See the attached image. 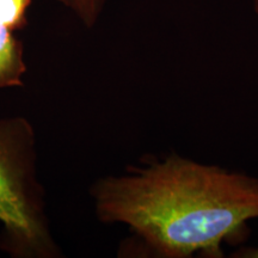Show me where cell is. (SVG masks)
Wrapping results in <instances>:
<instances>
[{
  "mask_svg": "<svg viewBox=\"0 0 258 258\" xmlns=\"http://www.w3.org/2000/svg\"><path fill=\"white\" fill-rule=\"evenodd\" d=\"M73 12L88 28H92L104 9L106 0H55Z\"/></svg>",
  "mask_w": 258,
  "mask_h": 258,
  "instance_id": "obj_5",
  "label": "cell"
},
{
  "mask_svg": "<svg viewBox=\"0 0 258 258\" xmlns=\"http://www.w3.org/2000/svg\"><path fill=\"white\" fill-rule=\"evenodd\" d=\"M44 206L30 122L0 118V249L17 258L56 257Z\"/></svg>",
  "mask_w": 258,
  "mask_h": 258,
  "instance_id": "obj_2",
  "label": "cell"
},
{
  "mask_svg": "<svg viewBox=\"0 0 258 258\" xmlns=\"http://www.w3.org/2000/svg\"><path fill=\"white\" fill-rule=\"evenodd\" d=\"M30 5L31 0H0V25L14 32L27 27Z\"/></svg>",
  "mask_w": 258,
  "mask_h": 258,
  "instance_id": "obj_4",
  "label": "cell"
},
{
  "mask_svg": "<svg viewBox=\"0 0 258 258\" xmlns=\"http://www.w3.org/2000/svg\"><path fill=\"white\" fill-rule=\"evenodd\" d=\"M235 257L240 258H258V247H252V249H243L239 252H237Z\"/></svg>",
  "mask_w": 258,
  "mask_h": 258,
  "instance_id": "obj_6",
  "label": "cell"
},
{
  "mask_svg": "<svg viewBox=\"0 0 258 258\" xmlns=\"http://www.w3.org/2000/svg\"><path fill=\"white\" fill-rule=\"evenodd\" d=\"M253 10H254V14H256L258 17V0H253Z\"/></svg>",
  "mask_w": 258,
  "mask_h": 258,
  "instance_id": "obj_7",
  "label": "cell"
},
{
  "mask_svg": "<svg viewBox=\"0 0 258 258\" xmlns=\"http://www.w3.org/2000/svg\"><path fill=\"white\" fill-rule=\"evenodd\" d=\"M25 72L23 44L14 31L0 25V89L21 86Z\"/></svg>",
  "mask_w": 258,
  "mask_h": 258,
  "instance_id": "obj_3",
  "label": "cell"
},
{
  "mask_svg": "<svg viewBox=\"0 0 258 258\" xmlns=\"http://www.w3.org/2000/svg\"><path fill=\"white\" fill-rule=\"evenodd\" d=\"M96 214L123 224L164 258L221 257L222 244L258 219V178L170 153L92 186Z\"/></svg>",
  "mask_w": 258,
  "mask_h": 258,
  "instance_id": "obj_1",
  "label": "cell"
}]
</instances>
